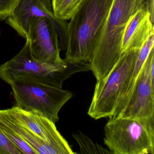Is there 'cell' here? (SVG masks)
I'll use <instances>...</instances> for the list:
<instances>
[{
    "instance_id": "cell-1",
    "label": "cell",
    "mask_w": 154,
    "mask_h": 154,
    "mask_svg": "<svg viewBox=\"0 0 154 154\" xmlns=\"http://www.w3.org/2000/svg\"><path fill=\"white\" fill-rule=\"evenodd\" d=\"M112 0H85L67 23V63H91Z\"/></svg>"
},
{
    "instance_id": "cell-2",
    "label": "cell",
    "mask_w": 154,
    "mask_h": 154,
    "mask_svg": "<svg viewBox=\"0 0 154 154\" xmlns=\"http://www.w3.org/2000/svg\"><path fill=\"white\" fill-rule=\"evenodd\" d=\"M145 0H112L99 43L95 48L91 70L97 82H103L122 55V35L127 22L141 8Z\"/></svg>"
},
{
    "instance_id": "cell-3",
    "label": "cell",
    "mask_w": 154,
    "mask_h": 154,
    "mask_svg": "<svg viewBox=\"0 0 154 154\" xmlns=\"http://www.w3.org/2000/svg\"><path fill=\"white\" fill-rule=\"evenodd\" d=\"M91 70L88 63L60 64L41 63L35 59L30 52L29 41L19 53L0 66V78L8 84L15 79L34 81L62 88L66 79L79 72Z\"/></svg>"
},
{
    "instance_id": "cell-4",
    "label": "cell",
    "mask_w": 154,
    "mask_h": 154,
    "mask_svg": "<svg viewBox=\"0 0 154 154\" xmlns=\"http://www.w3.org/2000/svg\"><path fill=\"white\" fill-rule=\"evenodd\" d=\"M140 49L123 53L105 81L97 82L88 114L95 120L112 119L127 91Z\"/></svg>"
},
{
    "instance_id": "cell-5",
    "label": "cell",
    "mask_w": 154,
    "mask_h": 154,
    "mask_svg": "<svg viewBox=\"0 0 154 154\" xmlns=\"http://www.w3.org/2000/svg\"><path fill=\"white\" fill-rule=\"evenodd\" d=\"M104 131V143L112 154H154V117L112 118Z\"/></svg>"
},
{
    "instance_id": "cell-6",
    "label": "cell",
    "mask_w": 154,
    "mask_h": 154,
    "mask_svg": "<svg viewBox=\"0 0 154 154\" xmlns=\"http://www.w3.org/2000/svg\"><path fill=\"white\" fill-rule=\"evenodd\" d=\"M17 107L43 116L54 123L59 119L58 113L72 97L68 90L34 81L15 79L11 81Z\"/></svg>"
},
{
    "instance_id": "cell-7",
    "label": "cell",
    "mask_w": 154,
    "mask_h": 154,
    "mask_svg": "<svg viewBox=\"0 0 154 154\" xmlns=\"http://www.w3.org/2000/svg\"><path fill=\"white\" fill-rule=\"evenodd\" d=\"M35 17H46L52 20L58 34L60 49L66 50L67 23L55 17L52 0H20L6 22L26 39L29 20Z\"/></svg>"
},
{
    "instance_id": "cell-8",
    "label": "cell",
    "mask_w": 154,
    "mask_h": 154,
    "mask_svg": "<svg viewBox=\"0 0 154 154\" xmlns=\"http://www.w3.org/2000/svg\"><path fill=\"white\" fill-rule=\"evenodd\" d=\"M31 54L41 63L60 64L66 61L60 57L59 37L52 19L35 17L29 23L27 38Z\"/></svg>"
},
{
    "instance_id": "cell-9",
    "label": "cell",
    "mask_w": 154,
    "mask_h": 154,
    "mask_svg": "<svg viewBox=\"0 0 154 154\" xmlns=\"http://www.w3.org/2000/svg\"><path fill=\"white\" fill-rule=\"evenodd\" d=\"M154 62V48L151 49L126 104L114 118H148L154 117V85L149 69Z\"/></svg>"
},
{
    "instance_id": "cell-10",
    "label": "cell",
    "mask_w": 154,
    "mask_h": 154,
    "mask_svg": "<svg viewBox=\"0 0 154 154\" xmlns=\"http://www.w3.org/2000/svg\"><path fill=\"white\" fill-rule=\"evenodd\" d=\"M4 111L12 120L52 146L57 154H75L67 141L59 133L55 123L50 120L14 106Z\"/></svg>"
},
{
    "instance_id": "cell-11",
    "label": "cell",
    "mask_w": 154,
    "mask_h": 154,
    "mask_svg": "<svg viewBox=\"0 0 154 154\" xmlns=\"http://www.w3.org/2000/svg\"><path fill=\"white\" fill-rule=\"evenodd\" d=\"M154 33L152 32L149 36L147 40L144 43L141 48L140 49L136 61L135 66L133 69V72L131 75V78L129 84L128 86L127 91L121 102L120 103L116 111V113L113 118H114L121 110L123 108V106L126 104L129 97L130 96L133 88L137 82L138 78L142 70L143 66L151 51V49L154 48Z\"/></svg>"
},
{
    "instance_id": "cell-12",
    "label": "cell",
    "mask_w": 154,
    "mask_h": 154,
    "mask_svg": "<svg viewBox=\"0 0 154 154\" xmlns=\"http://www.w3.org/2000/svg\"><path fill=\"white\" fill-rule=\"evenodd\" d=\"M154 25L150 20L149 14L148 13L133 33L127 50L131 49H140L149 36L154 32Z\"/></svg>"
},
{
    "instance_id": "cell-13",
    "label": "cell",
    "mask_w": 154,
    "mask_h": 154,
    "mask_svg": "<svg viewBox=\"0 0 154 154\" xmlns=\"http://www.w3.org/2000/svg\"><path fill=\"white\" fill-rule=\"evenodd\" d=\"M85 0H52L55 17L57 19L69 20Z\"/></svg>"
},
{
    "instance_id": "cell-14",
    "label": "cell",
    "mask_w": 154,
    "mask_h": 154,
    "mask_svg": "<svg viewBox=\"0 0 154 154\" xmlns=\"http://www.w3.org/2000/svg\"><path fill=\"white\" fill-rule=\"evenodd\" d=\"M147 13L144 8H141L137 11L127 22L122 35V54L127 51L133 33Z\"/></svg>"
},
{
    "instance_id": "cell-15",
    "label": "cell",
    "mask_w": 154,
    "mask_h": 154,
    "mask_svg": "<svg viewBox=\"0 0 154 154\" xmlns=\"http://www.w3.org/2000/svg\"><path fill=\"white\" fill-rule=\"evenodd\" d=\"M80 146L82 153L89 154H112L111 152L102 147L100 145L95 144L86 135L82 132L73 134Z\"/></svg>"
},
{
    "instance_id": "cell-16",
    "label": "cell",
    "mask_w": 154,
    "mask_h": 154,
    "mask_svg": "<svg viewBox=\"0 0 154 154\" xmlns=\"http://www.w3.org/2000/svg\"><path fill=\"white\" fill-rule=\"evenodd\" d=\"M0 129L9 139L21 150L23 154H37L36 152L14 131L0 121Z\"/></svg>"
},
{
    "instance_id": "cell-17",
    "label": "cell",
    "mask_w": 154,
    "mask_h": 154,
    "mask_svg": "<svg viewBox=\"0 0 154 154\" xmlns=\"http://www.w3.org/2000/svg\"><path fill=\"white\" fill-rule=\"evenodd\" d=\"M21 150L0 129V154H22Z\"/></svg>"
},
{
    "instance_id": "cell-18",
    "label": "cell",
    "mask_w": 154,
    "mask_h": 154,
    "mask_svg": "<svg viewBox=\"0 0 154 154\" xmlns=\"http://www.w3.org/2000/svg\"><path fill=\"white\" fill-rule=\"evenodd\" d=\"M20 0H0V20H6Z\"/></svg>"
},
{
    "instance_id": "cell-19",
    "label": "cell",
    "mask_w": 154,
    "mask_h": 154,
    "mask_svg": "<svg viewBox=\"0 0 154 154\" xmlns=\"http://www.w3.org/2000/svg\"><path fill=\"white\" fill-rule=\"evenodd\" d=\"M144 8L149 14L151 22L154 23V0H145Z\"/></svg>"
},
{
    "instance_id": "cell-20",
    "label": "cell",
    "mask_w": 154,
    "mask_h": 154,
    "mask_svg": "<svg viewBox=\"0 0 154 154\" xmlns=\"http://www.w3.org/2000/svg\"><path fill=\"white\" fill-rule=\"evenodd\" d=\"M0 35H1V31H0Z\"/></svg>"
}]
</instances>
